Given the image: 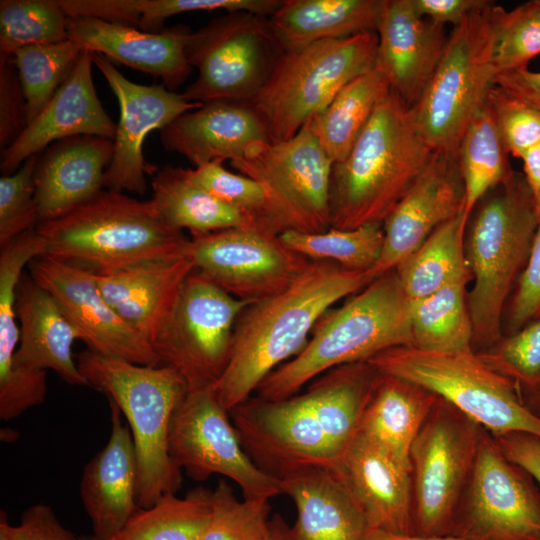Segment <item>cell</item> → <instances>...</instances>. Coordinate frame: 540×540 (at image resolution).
Wrapping results in <instances>:
<instances>
[{
    "label": "cell",
    "instance_id": "obj_1",
    "mask_svg": "<svg viewBox=\"0 0 540 540\" xmlns=\"http://www.w3.org/2000/svg\"><path fill=\"white\" fill-rule=\"evenodd\" d=\"M377 277L373 268L349 270L310 260L284 290L248 305L235 323L227 364L212 384L221 406L230 412L251 397L271 372L305 347L317 322L336 302Z\"/></svg>",
    "mask_w": 540,
    "mask_h": 540
},
{
    "label": "cell",
    "instance_id": "obj_2",
    "mask_svg": "<svg viewBox=\"0 0 540 540\" xmlns=\"http://www.w3.org/2000/svg\"><path fill=\"white\" fill-rule=\"evenodd\" d=\"M432 153L412 106L391 91L348 155L333 164L331 228L354 229L383 223Z\"/></svg>",
    "mask_w": 540,
    "mask_h": 540
},
{
    "label": "cell",
    "instance_id": "obj_3",
    "mask_svg": "<svg viewBox=\"0 0 540 540\" xmlns=\"http://www.w3.org/2000/svg\"><path fill=\"white\" fill-rule=\"evenodd\" d=\"M539 221L523 174L514 172L476 204L467 221L464 251L472 275L467 300L473 350L503 336V315L522 275Z\"/></svg>",
    "mask_w": 540,
    "mask_h": 540
},
{
    "label": "cell",
    "instance_id": "obj_4",
    "mask_svg": "<svg viewBox=\"0 0 540 540\" xmlns=\"http://www.w3.org/2000/svg\"><path fill=\"white\" fill-rule=\"evenodd\" d=\"M410 307L396 270L380 275L341 307L326 312L305 347L262 381L257 396L285 399L332 368L410 346Z\"/></svg>",
    "mask_w": 540,
    "mask_h": 540
},
{
    "label": "cell",
    "instance_id": "obj_5",
    "mask_svg": "<svg viewBox=\"0 0 540 540\" xmlns=\"http://www.w3.org/2000/svg\"><path fill=\"white\" fill-rule=\"evenodd\" d=\"M35 229L47 256L91 272L188 256L190 241L160 218L151 200L111 190Z\"/></svg>",
    "mask_w": 540,
    "mask_h": 540
},
{
    "label": "cell",
    "instance_id": "obj_6",
    "mask_svg": "<svg viewBox=\"0 0 540 540\" xmlns=\"http://www.w3.org/2000/svg\"><path fill=\"white\" fill-rule=\"evenodd\" d=\"M88 386L105 394L129 426L137 458V502L147 508L182 485L181 469L169 452L173 414L188 388L172 367L147 366L89 349L77 359Z\"/></svg>",
    "mask_w": 540,
    "mask_h": 540
},
{
    "label": "cell",
    "instance_id": "obj_7",
    "mask_svg": "<svg viewBox=\"0 0 540 540\" xmlns=\"http://www.w3.org/2000/svg\"><path fill=\"white\" fill-rule=\"evenodd\" d=\"M376 32L282 51L259 93L248 102L270 141L297 134L350 81L376 66Z\"/></svg>",
    "mask_w": 540,
    "mask_h": 540
},
{
    "label": "cell",
    "instance_id": "obj_8",
    "mask_svg": "<svg viewBox=\"0 0 540 540\" xmlns=\"http://www.w3.org/2000/svg\"><path fill=\"white\" fill-rule=\"evenodd\" d=\"M368 361L386 374L431 391L492 435L525 432L540 438V420L524 405L515 385L489 368L474 351L398 346Z\"/></svg>",
    "mask_w": 540,
    "mask_h": 540
},
{
    "label": "cell",
    "instance_id": "obj_9",
    "mask_svg": "<svg viewBox=\"0 0 540 540\" xmlns=\"http://www.w3.org/2000/svg\"><path fill=\"white\" fill-rule=\"evenodd\" d=\"M492 3L471 12L452 29L431 80L412 106L433 151L457 150L465 129L495 85Z\"/></svg>",
    "mask_w": 540,
    "mask_h": 540
},
{
    "label": "cell",
    "instance_id": "obj_10",
    "mask_svg": "<svg viewBox=\"0 0 540 540\" xmlns=\"http://www.w3.org/2000/svg\"><path fill=\"white\" fill-rule=\"evenodd\" d=\"M485 431L456 407L438 399L409 452L414 534L449 535Z\"/></svg>",
    "mask_w": 540,
    "mask_h": 540
},
{
    "label": "cell",
    "instance_id": "obj_11",
    "mask_svg": "<svg viewBox=\"0 0 540 540\" xmlns=\"http://www.w3.org/2000/svg\"><path fill=\"white\" fill-rule=\"evenodd\" d=\"M267 18L228 12L191 31L186 56L198 76L183 93L188 101L250 102L255 98L282 52Z\"/></svg>",
    "mask_w": 540,
    "mask_h": 540
},
{
    "label": "cell",
    "instance_id": "obj_12",
    "mask_svg": "<svg viewBox=\"0 0 540 540\" xmlns=\"http://www.w3.org/2000/svg\"><path fill=\"white\" fill-rule=\"evenodd\" d=\"M230 164L263 186L281 233H319L331 228L334 163L309 124L287 140L255 144Z\"/></svg>",
    "mask_w": 540,
    "mask_h": 540
},
{
    "label": "cell",
    "instance_id": "obj_13",
    "mask_svg": "<svg viewBox=\"0 0 540 540\" xmlns=\"http://www.w3.org/2000/svg\"><path fill=\"white\" fill-rule=\"evenodd\" d=\"M250 304L195 269L152 342L160 364L177 370L188 390L214 384L227 364L235 323Z\"/></svg>",
    "mask_w": 540,
    "mask_h": 540
},
{
    "label": "cell",
    "instance_id": "obj_14",
    "mask_svg": "<svg viewBox=\"0 0 540 540\" xmlns=\"http://www.w3.org/2000/svg\"><path fill=\"white\" fill-rule=\"evenodd\" d=\"M169 452L195 481L222 475L239 486L244 499L270 501L282 494L281 481L261 471L246 454L212 385L187 390L178 404L170 426Z\"/></svg>",
    "mask_w": 540,
    "mask_h": 540
},
{
    "label": "cell",
    "instance_id": "obj_15",
    "mask_svg": "<svg viewBox=\"0 0 540 540\" xmlns=\"http://www.w3.org/2000/svg\"><path fill=\"white\" fill-rule=\"evenodd\" d=\"M464 540H540V486L486 430L450 533Z\"/></svg>",
    "mask_w": 540,
    "mask_h": 540
},
{
    "label": "cell",
    "instance_id": "obj_16",
    "mask_svg": "<svg viewBox=\"0 0 540 540\" xmlns=\"http://www.w3.org/2000/svg\"><path fill=\"white\" fill-rule=\"evenodd\" d=\"M188 255L195 269L232 296L254 303L273 296L310 259L292 251L262 225L191 234Z\"/></svg>",
    "mask_w": 540,
    "mask_h": 540
},
{
    "label": "cell",
    "instance_id": "obj_17",
    "mask_svg": "<svg viewBox=\"0 0 540 540\" xmlns=\"http://www.w3.org/2000/svg\"><path fill=\"white\" fill-rule=\"evenodd\" d=\"M229 414L248 457L279 481L314 466L335 468L339 462L302 393L280 400L251 396Z\"/></svg>",
    "mask_w": 540,
    "mask_h": 540
},
{
    "label": "cell",
    "instance_id": "obj_18",
    "mask_svg": "<svg viewBox=\"0 0 540 540\" xmlns=\"http://www.w3.org/2000/svg\"><path fill=\"white\" fill-rule=\"evenodd\" d=\"M28 267L78 329L87 349L139 365H161L151 344L108 303L89 270L47 255L33 259Z\"/></svg>",
    "mask_w": 540,
    "mask_h": 540
},
{
    "label": "cell",
    "instance_id": "obj_19",
    "mask_svg": "<svg viewBox=\"0 0 540 540\" xmlns=\"http://www.w3.org/2000/svg\"><path fill=\"white\" fill-rule=\"evenodd\" d=\"M93 64L102 73L117 98L120 110L114 153L105 172L107 190L143 195L148 167L143 143L153 130L160 131L177 117L202 105L188 101L184 94L161 85L138 84L127 79L107 57L93 53Z\"/></svg>",
    "mask_w": 540,
    "mask_h": 540
},
{
    "label": "cell",
    "instance_id": "obj_20",
    "mask_svg": "<svg viewBox=\"0 0 540 540\" xmlns=\"http://www.w3.org/2000/svg\"><path fill=\"white\" fill-rule=\"evenodd\" d=\"M457 152L433 151L415 182L383 221L384 243L374 271L395 269L440 225L463 213Z\"/></svg>",
    "mask_w": 540,
    "mask_h": 540
},
{
    "label": "cell",
    "instance_id": "obj_21",
    "mask_svg": "<svg viewBox=\"0 0 540 540\" xmlns=\"http://www.w3.org/2000/svg\"><path fill=\"white\" fill-rule=\"evenodd\" d=\"M92 64L93 52L85 50L50 101L16 140L2 150L3 175L14 173L27 159L63 139L98 136L114 140L116 124L97 96Z\"/></svg>",
    "mask_w": 540,
    "mask_h": 540
},
{
    "label": "cell",
    "instance_id": "obj_22",
    "mask_svg": "<svg viewBox=\"0 0 540 540\" xmlns=\"http://www.w3.org/2000/svg\"><path fill=\"white\" fill-rule=\"evenodd\" d=\"M376 34V65L391 90L414 106L444 52L448 39L445 26L418 15L411 0H385Z\"/></svg>",
    "mask_w": 540,
    "mask_h": 540
},
{
    "label": "cell",
    "instance_id": "obj_23",
    "mask_svg": "<svg viewBox=\"0 0 540 540\" xmlns=\"http://www.w3.org/2000/svg\"><path fill=\"white\" fill-rule=\"evenodd\" d=\"M190 33V28L182 24L160 32H146L97 18L68 19L69 39L84 50L159 77L171 91L181 86L193 69L186 56Z\"/></svg>",
    "mask_w": 540,
    "mask_h": 540
},
{
    "label": "cell",
    "instance_id": "obj_24",
    "mask_svg": "<svg viewBox=\"0 0 540 540\" xmlns=\"http://www.w3.org/2000/svg\"><path fill=\"white\" fill-rule=\"evenodd\" d=\"M111 432L106 445L85 465L80 498L93 536L112 540L139 510L137 458L129 426L119 408L108 400Z\"/></svg>",
    "mask_w": 540,
    "mask_h": 540
},
{
    "label": "cell",
    "instance_id": "obj_25",
    "mask_svg": "<svg viewBox=\"0 0 540 540\" xmlns=\"http://www.w3.org/2000/svg\"><path fill=\"white\" fill-rule=\"evenodd\" d=\"M160 140L165 150L199 167L238 160L252 146L270 138L248 102L213 100L177 117L161 130Z\"/></svg>",
    "mask_w": 540,
    "mask_h": 540
},
{
    "label": "cell",
    "instance_id": "obj_26",
    "mask_svg": "<svg viewBox=\"0 0 540 540\" xmlns=\"http://www.w3.org/2000/svg\"><path fill=\"white\" fill-rule=\"evenodd\" d=\"M194 270L188 255L90 272L117 314L152 346Z\"/></svg>",
    "mask_w": 540,
    "mask_h": 540
},
{
    "label": "cell",
    "instance_id": "obj_27",
    "mask_svg": "<svg viewBox=\"0 0 540 540\" xmlns=\"http://www.w3.org/2000/svg\"><path fill=\"white\" fill-rule=\"evenodd\" d=\"M370 529L414 534L410 469L358 434L335 467Z\"/></svg>",
    "mask_w": 540,
    "mask_h": 540
},
{
    "label": "cell",
    "instance_id": "obj_28",
    "mask_svg": "<svg viewBox=\"0 0 540 540\" xmlns=\"http://www.w3.org/2000/svg\"><path fill=\"white\" fill-rule=\"evenodd\" d=\"M113 153L114 141L98 136L71 137L45 149L34 173L40 222L60 217L102 191Z\"/></svg>",
    "mask_w": 540,
    "mask_h": 540
},
{
    "label": "cell",
    "instance_id": "obj_29",
    "mask_svg": "<svg viewBox=\"0 0 540 540\" xmlns=\"http://www.w3.org/2000/svg\"><path fill=\"white\" fill-rule=\"evenodd\" d=\"M15 311L20 342L13 366L27 371L53 370L63 381L88 386L72 353L78 329L55 298L34 278L23 272L16 288Z\"/></svg>",
    "mask_w": 540,
    "mask_h": 540
},
{
    "label": "cell",
    "instance_id": "obj_30",
    "mask_svg": "<svg viewBox=\"0 0 540 540\" xmlns=\"http://www.w3.org/2000/svg\"><path fill=\"white\" fill-rule=\"evenodd\" d=\"M282 494L295 504L286 540H366V516L336 468L314 466L281 480Z\"/></svg>",
    "mask_w": 540,
    "mask_h": 540
},
{
    "label": "cell",
    "instance_id": "obj_31",
    "mask_svg": "<svg viewBox=\"0 0 540 540\" xmlns=\"http://www.w3.org/2000/svg\"><path fill=\"white\" fill-rule=\"evenodd\" d=\"M385 0H283L267 18L282 51L376 32Z\"/></svg>",
    "mask_w": 540,
    "mask_h": 540
},
{
    "label": "cell",
    "instance_id": "obj_32",
    "mask_svg": "<svg viewBox=\"0 0 540 540\" xmlns=\"http://www.w3.org/2000/svg\"><path fill=\"white\" fill-rule=\"evenodd\" d=\"M381 373L369 361L345 364L316 377L302 392L339 460L359 434Z\"/></svg>",
    "mask_w": 540,
    "mask_h": 540
},
{
    "label": "cell",
    "instance_id": "obj_33",
    "mask_svg": "<svg viewBox=\"0 0 540 540\" xmlns=\"http://www.w3.org/2000/svg\"><path fill=\"white\" fill-rule=\"evenodd\" d=\"M438 399L418 384L382 372L359 434L410 469L411 445Z\"/></svg>",
    "mask_w": 540,
    "mask_h": 540
},
{
    "label": "cell",
    "instance_id": "obj_34",
    "mask_svg": "<svg viewBox=\"0 0 540 540\" xmlns=\"http://www.w3.org/2000/svg\"><path fill=\"white\" fill-rule=\"evenodd\" d=\"M152 199L160 218L170 227L191 234L259 225L251 217L219 200L192 182L185 168L164 165L154 175Z\"/></svg>",
    "mask_w": 540,
    "mask_h": 540
},
{
    "label": "cell",
    "instance_id": "obj_35",
    "mask_svg": "<svg viewBox=\"0 0 540 540\" xmlns=\"http://www.w3.org/2000/svg\"><path fill=\"white\" fill-rule=\"evenodd\" d=\"M59 4L70 18H97L160 32L168 18L188 12L244 11L270 17L282 0H59Z\"/></svg>",
    "mask_w": 540,
    "mask_h": 540
},
{
    "label": "cell",
    "instance_id": "obj_36",
    "mask_svg": "<svg viewBox=\"0 0 540 540\" xmlns=\"http://www.w3.org/2000/svg\"><path fill=\"white\" fill-rule=\"evenodd\" d=\"M391 91L388 79L376 65L346 84L308 123L333 163L348 155Z\"/></svg>",
    "mask_w": 540,
    "mask_h": 540
},
{
    "label": "cell",
    "instance_id": "obj_37",
    "mask_svg": "<svg viewBox=\"0 0 540 540\" xmlns=\"http://www.w3.org/2000/svg\"><path fill=\"white\" fill-rule=\"evenodd\" d=\"M471 281L472 275L467 273L411 303L410 346L439 352L474 351L467 300V287Z\"/></svg>",
    "mask_w": 540,
    "mask_h": 540
},
{
    "label": "cell",
    "instance_id": "obj_38",
    "mask_svg": "<svg viewBox=\"0 0 540 540\" xmlns=\"http://www.w3.org/2000/svg\"><path fill=\"white\" fill-rule=\"evenodd\" d=\"M466 225L463 213L446 221L395 268L410 303L471 273L464 251Z\"/></svg>",
    "mask_w": 540,
    "mask_h": 540
},
{
    "label": "cell",
    "instance_id": "obj_39",
    "mask_svg": "<svg viewBox=\"0 0 540 540\" xmlns=\"http://www.w3.org/2000/svg\"><path fill=\"white\" fill-rule=\"evenodd\" d=\"M456 152L464 186L463 215L468 221L480 199L515 172L488 99L465 129Z\"/></svg>",
    "mask_w": 540,
    "mask_h": 540
},
{
    "label": "cell",
    "instance_id": "obj_40",
    "mask_svg": "<svg viewBox=\"0 0 540 540\" xmlns=\"http://www.w3.org/2000/svg\"><path fill=\"white\" fill-rule=\"evenodd\" d=\"M211 492L200 487L183 497L166 494L150 507L139 508L112 540H203Z\"/></svg>",
    "mask_w": 540,
    "mask_h": 540
},
{
    "label": "cell",
    "instance_id": "obj_41",
    "mask_svg": "<svg viewBox=\"0 0 540 540\" xmlns=\"http://www.w3.org/2000/svg\"><path fill=\"white\" fill-rule=\"evenodd\" d=\"M279 237L289 249L310 260L334 262L349 270H369L380 257L384 230L382 223H372L319 233L287 230Z\"/></svg>",
    "mask_w": 540,
    "mask_h": 540
},
{
    "label": "cell",
    "instance_id": "obj_42",
    "mask_svg": "<svg viewBox=\"0 0 540 540\" xmlns=\"http://www.w3.org/2000/svg\"><path fill=\"white\" fill-rule=\"evenodd\" d=\"M85 50L67 39L57 43L31 45L13 56L27 108V124L54 96L71 74Z\"/></svg>",
    "mask_w": 540,
    "mask_h": 540
},
{
    "label": "cell",
    "instance_id": "obj_43",
    "mask_svg": "<svg viewBox=\"0 0 540 540\" xmlns=\"http://www.w3.org/2000/svg\"><path fill=\"white\" fill-rule=\"evenodd\" d=\"M68 19L58 0H1L0 57L13 58L21 48L69 39Z\"/></svg>",
    "mask_w": 540,
    "mask_h": 540
},
{
    "label": "cell",
    "instance_id": "obj_44",
    "mask_svg": "<svg viewBox=\"0 0 540 540\" xmlns=\"http://www.w3.org/2000/svg\"><path fill=\"white\" fill-rule=\"evenodd\" d=\"M490 15L497 75L527 68L540 55V0L525 2L512 10L492 3Z\"/></svg>",
    "mask_w": 540,
    "mask_h": 540
},
{
    "label": "cell",
    "instance_id": "obj_45",
    "mask_svg": "<svg viewBox=\"0 0 540 540\" xmlns=\"http://www.w3.org/2000/svg\"><path fill=\"white\" fill-rule=\"evenodd\" d=\"M188 178L219 200L251 217L257 224L280 234L268 195L263 186L240 173H233L215 161L185 168Z\"/></svg>",
    "mask_w": 540,
    "mask_h": 540
},
{
    "label": "cell",
    "instance_id": "obj_46",
    "mask_svg": "<svg viewBox=\"0 0 540 540\" xmlns=\"http://www.w3.org/2000/svg\"><path fill=\"white\" fill-rule=\"evenodd\" d=\"M269 501L239 500L225 479L211 492V514L203 540H263L269 524Z\"/></svg>",
    "mask_w": 540,
    "mask_h": 540
},
{
    "label": "cell",
    "instance_id": "obj_47",
    "mask_svg": "<svg viewBox=\"0 0 540 540\" xmlns=\"http://www.w3.org/2000/svg\"><path fill=\"white\" fill-rule=\"evenodd\" d=\"M476 353L489 368L510 380L521 396L536 390L540 386V318Z\"/></svg>",
    "mask_w": 540,
    "mask_h": 540
},
{
    "label": "cell",
    "instance_id": "obj_48",
    "mask_svg": "<svg viewBox=\"0 0 540 540\" xmlns=\"http://www.w3.org/2000/svg\"><path fill=\"white\" fill-rule=\"evenodd\" d=\"M38 157H30L17 171L0 178V248L40 223L34 185Z\"/></svg>",
    "mask_w": 540,
    "mask_h": 540
},
{
    "label": "cell",
    "instance_id": "obj_49",
    "mask_svg": "<svg viewBox=\"0 0 540 540\" xmlns=\"http://www.w3.org/2000/svg\"><path fill=\"white\" fill-rule=\"evenodd\" d=\"M488 103L508 153L521 159L540 142V111L497 85L490 90Z\"/></svg>",
    "mask_w": 540,
    "mask_h": 540
},
{
    "label": "cell",
    "instance_id": "obj_50",
    "mask_svg": "<svg viewBox=\"0 0 540 540\" xmlns=\"http://www.w3.org/2000/svg\"><path fill=\"white\" fill-rule=\"evenodd\" d=\"M538 318H540V221L527 265L505 307L503 335L511 334Z\"/></svg>",
    "mask_w": 540,
    "mask_h": 540
},
{
    "label": "cell",
    "instance_id": "obj_51",
    "mask_svg": "<svg viewBox=\"0 0 540 540\" xmlns=\"http://www.w3.org/2000/svg\"><path fill=\"white\" fill-rule=\"evenodd\" d=\"M27 126V108L14 58L0 57V146H10Z\"/></svg>",
    "mask_w": 540,
    "mask_h": 540
},
{
    "label": "cell",
    "instance_id": "obj_52",
    "mask_svg": "<svg viewBox=\"0 0 540 540\" xmlns=\"http://www.w3.org/2000/svg\"><path fill=\"white\" fill-rule=\"evenodd\" d=\"M10 540H80L58 519L45 503L27 508L17 525H12Z\"/></svg>",
    "mask_w": 540,
    "mask_h": 540
},
{
    "label": "cell",
    "instance_id": "obj_53",
    "mask_svg": "<svg viewBox=\"0 0 540 540\" xmlns=\"http://www.w3.org/2000/svg\"><path fill=\"white\" fill-rule=\"evenodd\" d=\"M492 436L503 454L525 469L540 486V438L525 432Z\"/></svg>",
    "mask_w": 540,
    "mask_h": 540
},
{
    "label": "cell",
    "instance_id": "obj_54",
    "mask_svg": "<svg viewBox=\"0 0 540 540\" xmlns=\"http://www.w3.org/2000/svg\"><path fill=\"white\" fill-rule=\"evenodd\" d=\"M416 13L445 26L459 25L471 12L487 5L486 0H411Z\"/></svg>",
    "mask_w": 540,
    "mask_h": 540
},
{
    "label": "cell",
    "instance_id": "obj_55",
    "mask_svg": "<svg viewBox=\"0 0 540 540\" xmlns=\"http://www.w3.org/2000/svg\"><path fill=\"white\" fill-rule=\"evenodd\" d=\"M495 85L540 111V72L522 68L500 73L495 78Z\"/></svg>",
    "mask_w": 540,
    "mask_h": 540
},
{
    "label": "cell",
    "instance_id": "obj_56",
    "mask_svg": "<svg viewBox=\"0 0 540 540\" xmlns=\"http://www.w3.org/2000/svg\"><path fill=\"white\" fill-rule=\"evenodd\" d=\"M523 176L530 190L538 221H540V142L531 147L521 157Z\"/></svg>",
    "mask_w": 540,
    "mask_h": 540
},
{
    "label": "cell",
    "instance_id": "obj_57",
    "mask_svg": "<svg viewBox=\"0 0 540 540\" xmlns=\"http://www.w3.org/2000/svg\"><path fill=\"white\" fill-rule=\"evenodd\" d=\"M366 540H464L453 535L423 536L418 534H399L380 529H369Z\"/></svg>",
    "mask_w": 540,
    "mask_h": 540
},
{
    "label": "cell",
    "instance_id": "obj_58",
    "mask_svg": "<svg viewBox=\"0 0 540 540\" xmlns=\"http://www.w3.org/2000/svg\"><path fill=\"white\" fill-rule=\"evenodd\" d=\"M286 522L279 515L275 514L268 524V529L263 540H286L285 537V526Z\"/></svg>",
    "mask_w": 540,
    "mask_h": 540
},
{
    "label": "cell",
    "instance_id": "obj_59",
    "mask_svg": "<svg viewBox=\"0 0 540 540\" xmlns=\"http://www.w3.org/2000/svg\"><path fill=\"white\" fill-rule=\"evenodd\" d=\"M527 409L540 420V386L527 394L521 396Z\"/></svg>",
    "mask_w": 540,
    "mask_h": 540
},
{
    "label": "cell",
    "instance_id": "obj_60",
    "mask_svg": "<svg viewBox=\"0 0 540 540\" xmlns=\"http://www.w3.org/2000/svg\"><path fill=\"white\" fill-rule=\"evenodd\" d=\"M12 525L9 523L7 513L0 511V540H10Z\"/></svg>",
    "mask_w": 540,
    "mask_h": 540
},
{
    "label": "cell",
    "instance_id": "obj_61",
    "mask_svg": "<svg viewBox=\"0 0 540 540\" xmlns=\"http://www.w3.org/2000/svg\"><path fill=\"white\" fill-rule=\"evenodd\" d=\"M79 537H80V540H99L93 535H81Z\"/></svg>",
    "mask_w": 540,
    "mask_h": 540
}]
</instances>
